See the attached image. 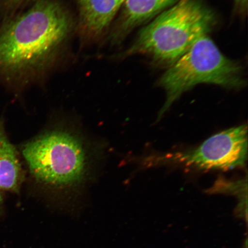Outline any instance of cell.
<instances>
[{"label":"cell","mask_w":248,"mask_h":248,"mask_svg":"<svg viewBox=\"0 0 248 248\" xmlns=\"http://www.w3.org/2000/svg\"><path fill=\"white\" fill-rule=\"evenodd\" d=\"M80 26L89 37L101 35L114 19L122 3L119 0H77Z\"/></svg>","instance_id":"7"},{"label":"cell","mask_w":248,"mask_h":248,"mask_svg":"<svg viewBox=\"0 0 248 248\" xmlns=\"http://www.w3.org/2000/svg\"><path fill=\"white\" fill-rule=\"evenodd\" d=\"M2 203V197H1V194H0V213H1Z\"/></svg>","instance_id":"12"},{"label":"cell","mask_w":248,"mask_h":248,"mask_svg":"<svg viewBox=\"0 0 248 248\" xmlns=\"http://www.w3.org/2000/svg\"><path fill=\"white\" fill-rule=\"evenodd\" d=\"M36 1V0H7L8 2L13 5H20L21 4H26V3ZM37 1H38V0H37Z\"/></svg>","instance_id":"11"},{"label":"cell","mask_w":248,"mask_h":248,"mask_svg":"<svg viewBox=\"0 0 248 248\" xmlns=\"http://www.w3.org/2000/svg\"><path fill=\"white\" fill-rule=\"evenodd\" d=\"M119 1L122 3V4H123V2H124V1H125V0H119Z\"/></svg>","instance_id":"13"},{"label":"cell","mask_w":248,"mask_h":248,"mask_svg":"<svg viewBox=\"0 0 248 248\" xmlns=\"http://www.w3.org/2000/svg\"><path fill=\"white\" fill-rule=\"evenodd\" d=\"M235 7L241 13H244L247 11L248 0H234Z\"/></svg>","instance_id":"10"},{"label":"cell","mask_w":248,"mask_h":248,"mask_svg":"<svg viewBox=\"0 0 248 248\" xmlns=\"http://www.w3.org/2000/svg\"><path fill=\"white\" fill-rule=\"evenodd\" d=\"M247 156L248 126L244 124L217 133L193 150L159 156L154 162L226 170L244 167Z\"/></svg>","instance_id":"5"},{"label":"cell","mask_w":248,"mask_h":248,"mask_svg":"<svg viewBox=\"0 0 248 248\" xmlns=\"http://www.w3.org/2000/svg\"><path fill=\"white\" fill-rule=\"evenodd\" d=\"M202 83L230 89L246 84L240 64L223 55L207 34L198 38L161 77L159 84L165 90L166 100L157 119L182 94Z\"/></svg>","instance_id":"3"},{"label":"cell","mask_w":248,"mask_h":248,"mask_svg":"<svg viewBox=\"0 0 248 248\" xmlns=\"http://www.w3.org/2000/svg\"><path fill=\"white\" fill-rule=\"evenodd\" d=\"M73 27L72 17L60 2L38 0L0 35V71L35 78L53 64Z\"/></svg>","instance_id":"1"},{"label":"cell","mask_w":248,"mask_h":248,"mask_svg":"<svg viewBox=\"0 0 248 248\" xmlns=\"http://www.w3.org/2000/svg\"><path fill=\"white\" fill-rule=\"evenodd\" d=\"M179 1L125 0L122 13L111 31L110 42L113 43L122 42L135 28L157 16Z\"/></svg>","instance_id":"6"},{"label":"cell","mask_w":248,"mask_h":248,"mask_svg":"<svg viewBox=\"0 0 248 248\" xmlns=\"http://www.w3.org/2000/svg\"><path fill=\"white\" fill-rule=\"evenodd\" d=\"M215 23L209 9L198 0H179L142 29L122 57L142 54L171 66Z\"/></svg>","instance_id":"2"},{"label":"cell","mask_w":248,"mask_h":248,"mask_svg":"<svg viewBox=\"0 0 248 248\" xmlns=\"http://www.w3.org/2000/svg\"><path fill=\"white\" fill-rule=\"evenodd\" d=\"M22 173L16 149L0 122V190L18 193Z\"/></svg>","instance_id":"8"},{"label":"cell","mask_w":248,"mask_h":248,"mask_svg":"<svg viewBox=\"0 0 248 248\" xmlns=\"http://www.w3.org/2000/svg\"><path fill=\"white\" fill-rule=\"evenodd\" d=\"M22 153L33 177L46 187L63 190L85 181L88 155L73 133L60 129L46 132L24 144Z\"/></svg>","instance_id":"4"},{"label":"cell","mask_w":248,"mask_h":248,"mask_svg":"<svg viewBox=\"0 0 248 248\" xmlns=\"http://www.w3.org/2000/svg\"><path fill=\"white\" fill-rule=\"evenodd\" d=\"M247 179L232 182L224 179L217 180L215 185L210 189L211 193H229L238 195L244 201L247 198Z\"/></svg>","instance_id":"9"}]
</instances>
